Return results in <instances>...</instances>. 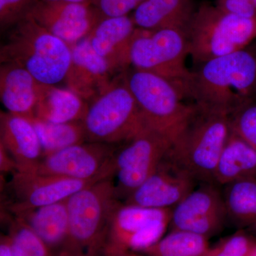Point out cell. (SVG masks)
Instances as JSON below:
<instances>
[{
	"label": "cell",
	"instance_id": "22",
	"mask_svg": "<svg viewBox=\"0 0 256 256\" xmlns=\"http://www.w3.org/2000/svg\"><path fill=\"white\" fill-rule=\"evenodd\" d=\"M88 106L70 89L42 86L34 117L53 124L82 121Z\"/></svg>",
	"mask_w": 256,
	"mask_h": 256
},
{
	"label": "cell",
	"instance_id": "27",
	"mask_svg": "<svg viewBox=\"0 0 256 256\" xmlns=\"http://www.w3.org/2000/svg\"><path fill=\"white\" fill-rule=\"evenodd\" d=\"M10 222L8 235L13 256H55L22 220L14 216Z\"/></svg>",
	"mask_w": 256,
	"mask_h": 256
},
{
	"label": "cell",
	"instance_id": "15",
	"mask_svg": "<svg viewBox=\"0 0 256 256\" xmlns=\"http://www.w3.org/2000/svg\"><path fill=\"white\" fill-rule=\"evenodd\" d=\"M195 180L168 154L152 176L130 195L126 204L173 208L195 188Z\"/></svg>",
	"mask_w": 256,
	"mask_h": 256
},
{
	"label": "cell",
	"instance_id": "23",
	"mask_svg": "<svg viewBox=\"0 0 256 256\" xmlns=\"http://www.w3.org/2000/svg\"><path fill=\"white\" fill-rule=\"evenodd\" d=\"M247 178H256V150L230 131L216 168L214 182L225 186Z\"/></svg>",
	"mask_w": 256,
	"mask_h": 256
},
{
	"label": "cell",
	"instance_id": "17",
	"mask_svg": "<svg viewBox=\"0 0 256 256\" xmlns=\"http://www.w3.org/2000/svg\"><path fill=\"white\" fill-rule=\"evenodd\" d=\"M136 28L128 16L104 18L88 38L96 53L116 72L130 65V48Z\"/></svg>",
	"mask_w": 256,
	"mask_h": 256
},
{
	"label": "cell",
	"instance_id": "4",
	"mask_svg": "<svg viewBox=\"0 0 256 256\" xmlns=\"http://www.w3.org/2000/svg\"><path fill=\"white\" fill-rule=\"evenodd\" d=\"M132 92L146 127L168 138L172 146L182 137L198 107L184 102V92L168 79L134 70L124 78Z\"/></svg>",
	"mask_w": 256,
	"mask_h": 256
},
{
	"label": "cell",
	"instance_id": "26",
	"mask_svg": "<svg viewBox=\"0 0 256 256\" xmlns=\"http://www.w3.org/2000/svg\"><path fill=\"white\" fill-rule=\"evenodd\" d=\"M210 248L206 237L186 230H171L140 252L146 256H204Z\"/></svg>",
	"mask_w": 256,
	"mask_h": 256
},
{
	"label": "cell",
	"instance_id": "2",
	"mask_svg": "<svg viewBox=\"0 0 256 256\" xmlns=\"http://www.w3.org/2000/svg\"><path fill=\"white\" fill-rule=\"evenodd\" d=\"M72 57L69 45L28 16L15 24L0 50L2 64L18 65L48 86L66 80Z\"/></svg>",
	"mask_w": 256,
	"mask_h": 256
},
{
	"label": "cell",
	"instance_id": "31",
	"mask_svg": "<svg viewBox=\"0 0 256 256\" xmlns=\"http://www.w3.org/2000/svg\"><path fill=\"white\" fill-rule=\"evenodd\" d=\"M144 0H92V6L102 18L128 16L134 12Z\"/></svg>",
	"mask_w": 256,
	"mask_h": 256
},
{
	"label": "cell",
	"instance_id": "6",
	"mask_svg": "<svg viewBox=\"0 0 256 256\" xmlns=\"http://www.w3.org/2000/svg\"><path fill=\"white\" fill-rule=\"evenodd\" d=\"M230 131L228 114L198 108L168 156L195 180L214 183L216 168Z\"/></svg>",
	"mask_w": 256,
	"mask_h": 256
},
{
	"label": "cell",
	"instance_id": "5",
	"mask_svg": "<svg viewBox=\"0 0 256 256\" xmlns=\"http://www.w3.org/2000/svg\"><path fill=\"white\" fill-rule=\"evenodd\" d=\"M186 36L190 55L202 64L246 48L256 38V18H239L203 4L194 13Z\"/></svg>",
	"mask_w": 256,
	"mask_h": 256
},
{
	"label": "cell",
	"instance_id": "30",
	"mask_svg": "<svg viewBox=\"0 0 256 256\" xmlns=\"http://www.w3.org/2000/svg\"><path fill=\"white\" fill-rule=\"evenodd\" d=\"M36 0H0L2 30L16 24L23 20Z\"/></svg>",
	"mask_w": 256,
	"mask_h": 256
},
{
	"label": "cell",
	"instance_id": "16",
	"mask_svg": "<svg viewBox=\"0 0 256 256\" xmlns=\"http://www.w3.org/2000/svg\"><path fill=\"white\" fill-rule=\"evenodd\" d=\"M70 48L72 64L65 80L67 88L84 100L96 98L114 84L111 76L114 72L94 50L88 37Z\"/></svg>",
	"mask_w": 256,
	"mask_h": 256
},
{
	"label": "cell",
	"instance_id": "39",
	"mask_svg": "<svg viewBox=\"0 0 256 256\" xmlns=\"http://www.w3.org/2000/svg\"><path fill=\"white\" fill-rule=\"evenodd\" d=\"M252 2L254 3V4H255L256 6V0H252Z\"/></svg>",
	"mask_w": 256,
	"mask_h": 256
},
{
	"label": "cell",
	"instance_id": "24",
	"mask_svg": "<svg viewBox=\"0 0 256 256\" xmlns=\"http://www.w3.org/2000/svg\"><path fill=\"white\" fill-rule=\"evenodd\" d=\"M223 196L227 217L240 228L256 232V178L226 184Z\"/></svg>",
	"mask_w": 256,
	"mask_h": 256
},
{
	"label": "cell",
	"instance_id": "29",
	"mask_svg": "<svg viewBox=\"0 0 256 256\" xmlns=\"http://www.w3.org/2000/svg\"><path fill=\"white\" fill-rule=\"evenodd\" d=\"M256 246L255 239L239 230L220 240L212 250L214 256H249Z\"/></svg>",
	"mask_w": 256,
	"mask_h": 256
},
{
	"label": "cell",
	"instance_id": "36",
	"mask_svg": "<svg viewBox=\"0 0 256 256\" xmlns=\"http://www.w3.org/2000/svg\"><path fill=\"white\" fill-rule=\"evenodd\" d=\"M36 1L46 2H64L90 3L92 0H36Z\"/></svg>",
	"mask_w": 256,
	"mask_h": 256
},
{
	"label": "cell",
	"instance_id": "11",
	"mask_svg": "<svg viewBox=\"0 0 256 256\" xmlns=\"http://www.w3.org/2000/svg\"><path fill=\"white\" fill-rule=\"evenodd\" d=\"M114 144L88 142L64 148L43 158L32 173L99 181L112 178Z\"/></svg>",
	"mask_w": 256,
	"mask_h": 256
},
{
	"label": "cell",
	"instance_id": "14",
	"mask_svg": "<svg viewBox=\"0 0 256 256\" xmlns=\"http://www.w3.org/2000/svg\"><path fill=\"white\" fill-rule=\"evenodd\" d=\"M97 182L16 172L10 183L14 200L8 208L14 216L53 204L68 200L74 194Z\"/></svg>",
	"mask_w": 256,
	"mask_h": 256
},
{
	"label": "cell",
	"instance_id": "13",
	"mask_svg": "<svg viewBox=\"0 0 256 256\" xmlns=\"http://www.w3.org/2000/svg\"><path fill=\"white\" fill-rule=\"evenodd\" d=\"M26 16L70 46L87 38L102 20L90 3L36 1Z\"/></svg>",
	"mask_w": 256,
	"mask_h": 256
},
{
	"label": "cell",
	"instance_id": "12",
	"mask_svg": "<svg viewBox=\"0 0 256 256\" xmlns=\"http://www.w3.org/2000/svg\"><path fill=\"white\" fill-rule=\"evenodd\" d=\"M226 218L223 194L214 183H206L172 208L170 228L210 238L222 230Z\"/></svg>",
	"mask_w": 256,
	"mask_h": 256
},
{
	"label": "cell",
	"instance_id": "35",
	"mask_svg": "<svg viewBox=\"0 0 256 256\" xmlns=\"http://www.w3.org/2000/svg\"><path fill=\"white\" fill-rule=\"evenodd\" d=\"M105 256H146L142 252H133V250H118L106 254Z\"/></svg>",
	"mask_w": 256,
	"mask_h": 256
},
{
	"label": "cell",
	"instance_id": "3",
	"mask_svg": "<svg viewBox=\"0 0 256 256\" xmlns=\"http://www.w3.org/2000/svg\"><path fill=\"white\" fill-rule=\"evenodd\" d=\"M67 202L68 256H104L111 220L120 204L112 178L86 186Z\"/></svg>",
	"mask_w": 256,
	"mask_h": 256
},
{
	"label": "cell",
	"instance_id": "21",
	"mask_svg": "<svg viewBox=\"0 0 256 256\" xmlns=\"http://www.w3.org/2000/svg\"><path fill=\"white\" fill-rule=\"evenodd\" d=\"M194 12L192 0H144L132 18L142 30H178L186 34Z\"/></svg>",
	"mask_w": 256,
	"mask_h": 256
},
{
	"label": "cell",
	"instance_id": "19",
	"mask_svg": "<svg viewBox=\"0 0 256 256\" xmlns=\"http://www.w3.org/2000/svg\"><path fill=\"white\" fill-rule=\"evenodd\" d=\"M42 85L26 69L15 64H2L0 98L8 112L33 117Z\"/></svg>",
	"mask_w": 256,
	"mask_h": 256
},
{
	"label": "cell",
	"instance_id": "1",
	"mask_svg": "<svg viewBox=\"0 0 256 256\" xmlns=\"http://www.w3.org/2000/svg\"><path fill=\"white\" fill-rule=\"evenodd\" d=\"M256 92V54L245 48L202 64L188 96L202 110L230 116L252 102Z\"/></svg>",
	"mask_w": 256,
	"mask_h": 256
},
{
	"label": "cell",
	"instance_id": "34",
	"mask_svg": "<svg viewBox=\"0 0 256 256\" xmlns=\"http://www.w3.org/2000/svg\"><path fill=\"white\" fill-rule=\"evenodd\" d=\"M0 256H13L8 235L2 234L0 237Z\"/></svg>",
	"mask_w": 256,
	"mask_h": 256
},
{
	"label": "cell",
	"instance_id": "28",
	"mask_svg": "<svg viewBox=\"0 0 256 256\" xmlns=\"http://www.w3.org/2000/svg\"><path fill=\"white\" fill-rule=\"evenodd\" d=\"M232 132L256 150V104L250 102L229 116Z\"/></svg>",
	"mask_w": 256,
	"mask_h": 256
},
{
	"label": "cell",
	"instance_id": "38",
	"mask_svg": "<svg viewBox=\"0 0 256 256\" xmlns=\"http://www.w3.org/2000/svg\"><path fill=\"white\" fill-rule=\"evenodd\" d=\"M249 256H256V246L254 248V249L252 250V254H250V255Z\"/></svg>",
	"mask_w": 256,
	"mask_h": 256
},
{
	"label": "cell",
	"instance_id": "37",
	"mask_svg": "<svg viewBox=\"0 0 256 256\" xmlns=\"http://www.w3.org/2000/svg\"><path fill=\"white\" fill-rule=\"evenodd\" d=\"M204 256H214L213 252H212V247H210V252H207V254H206V255Z\"/></svg>",
	"mask_w": 256,
	"mask_h": 256
},
{
	"label": "cell",
	"instance_id": "25",
	"mask_svg": "<svg viewBox=\"0 0 256 256\" xmlns=\"http://www.w3.org/2000/svg\"><path fill=\"white\" fill-rule=\"evenodd\" d=\"M36 130L43 150L44 158L68 146L87 141L82 121L53 124L35 117L26 118Z\"/></svg>",
	"mask_w": 256,
	"mask_h": 256
},
{
	"label": "cell",
	"instance_id": "9",
	"mask_svg": "<svg viewBox=\"0 0 256 256\" xmlns=\"http://www.w3.org/2000/svg\"><path fill=\"white\" fill-rule=\"evenodd\" d=\"M172 146L168 138L148 128L116 151L110 168L112 176H117L116 190L118 198L126 200L154 174Z\"/></svg>",
	"mask_w": 256,
	"mask_h": 256
},
{
	"label": "cell",
	"instance_id": "18",
	"mask_svg": "<svg viewBox=\"0 0 256 256\" xmlns=\"http://www.w3.org/2000/svg\"><path fill=\"white\" fill-rule=\"evenodd\" d=\"M0 134V143L18 163V172H33L44 154L36 130L28 119L1 112Z\"/></svg>",
	"mask_w": 256,
	"mask_h": 256
},
{
	"label": "cell",
	"instance_id": "32",
	"mask_svg": "<svg viewBox=\"0 0 256 256\" xmlns=\"http://www.w3.org/2000/svg\"><path fill=\"white\" fill-rule=\"evenodd\" d=\"M216 6L234 16L256 18V6L252 0H217Z\"/></svg>",
	"mask_w": 256,
	"mask_h": 256
},
{
	"label": "cell",
	"instance_id": "20",
	"mask_svg": "<svg viewBox=\"0 0 256 256\" xmlns=\"http://www.w3.org/2000/svg\"><path fill=\"white\" fill-rule=\"evenodd\" d=\"M67 200L14 216L28 224L50 247L55 256H68L69 220Z\"/></svg>",
	"mask_w": 256,
	"mask_h": 256
},
{
	"label": "cell",
	"instance_id": "8",
	"mask_svg": "<svg viewBox=\"0 0 256 256\" xmlns=\"http://www.w3.org/2000/svg\"><path fill=\"white\" fill-rule=\"evenodd\" d=\"M87 142H128L148 129L136 99L124 79L94 99L82 121Z\"/></svg>",
	"mask_w": 256,
	"mask_h": 256
},
{
	"label": "cell",
	"instance_id": "33",
	"mask_svg": "<svg viewBox=\"0 0 256 256\" xmlns=\"http://www.w3.org/2000/svg\"><path fill=\"white\" fill-rule=\"evenodd\" d=\"M0 171L2 173H14L18 171V165L6 148L0 143Z\"/></svg>",
	"mask_w": 256,
	"mask_h": 256
},
{
	"label": "cell",
	"instance_id": "7",
	"mask_svg": "<svg viewBox=\"0 0 256 256\" xmlns=\"http://www.w3.org/2000/svg\"><path fill=\"white\" fill-rule=\"evenodd\" d=\"M190 45L186 32L178 30L156 31L136 28L130 48V64L138 70L168 79L186 97L193 76L186 66Z\"/></svg>",
	"mask_w": 256,
	"mask_h": 256
},
{
	"label": "cell",
	"instance_id": "10",
	"mask_svg": "<svg viewBox=\"0 0 256 256\" xmlns=\"http://www.w3.org/2000/svg\"><path fill=\"white\" fill-rule=\"evenodd\" d=\"M172 208L120 204L111 220L104 256L118 250L140 252L162 238L170 227Z\"/></svg>",
	"mask_w": 256,
	"mask_h": 256
}]
</instances>
